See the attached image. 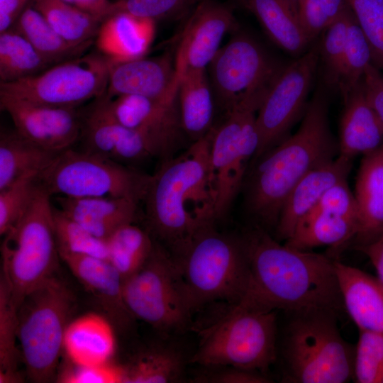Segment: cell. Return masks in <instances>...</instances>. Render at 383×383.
<instances>
[{
    "label": "cell",
    "mask_w": 383,
    "mask_h": 383,
    "mask_svg": "<svg viewBox=\"0 0 383 383\" xmlns=\"http://www.w3.org/2000/svg\"><path fill=\"white\" fill-rule=\"evenodd\" d=\"M372 51V63L383 69V0H346Z\"/></svg>",
    "instance_id": "obj_42"
},
{
    "label": "cell",
    "mask_w": 383,
    "mask_h": 383,
    "mask_svg": "<svg viewBox=\"0 0 383 383\" xmlns=\"http://www.w3.org/2000/svg\"><path fill=\"white\" fill-rule=\"evenodd\" d=\"M1 109L11 117L18 133L55 153L71 148L81 136L82 120L76 109L57 108L0 95Z\"/></svg>",
    "instance_id": "obj_16"
},
{
    "label": "cell",
    "mask_w": 383,
    "mask_h": 383,
    "mask_svg": "<svg viewBox=\"0 0 383 383\" xmlns=\"http://www.w3.org/2000/svg\"><path fill=\"white\" fill-rule=\"evenodd\" d=\"M355 347L353 379L357 383L383 382V333L359 331Z\"/></svg>",
    "instance_id": "obj_41"
},
{
    "label": "cell",
    "mask_w": 383,
    "mask_h": 383,
    "mask_svg": "<svg viewBox=\"0 0 383 383\" xmlns=\"http://www.w3.org/2000/svg\"><path fill=\"white\" fill-rule=\"evenodd\" d=\"M116 349L113 325L109 318L88 313L70 321L62 352L77 365H98L111 362Z\"/></svg>",
    "instance_id": "obj_26"
},
{
    "label": "cell",
    "mask_w": 383,
    "mask_h": 383,
    "mask_svg": "<svg viewBox=\"0 0 383 383\" xmlns=\"http://www.w3.org/2000/svg\"><path fill=\"white\" fill-rule=\"evenodd\" d=\"M230 8L213 0H202L191 11L175 60L179 74L206 69L225 35L235 26Z\"/></svg>",
    "instance_id": "obj_17"
},
{
    "label": "cell",
    "mask_w": 383,
    "mask_h": 383,
    "mask_svg": "<svg viewBox=\"0 0 383 383\" xmlns=\"http://www.w3.org/2000/svg\"><path fill=\"white\" fill-rule=\"evenodd\" d=\"M123 301L133 316L165 333L184 331L192 314L176 264L155 243L142 267L122 283Z\"/></svg>",
    "instance_id": "obj_10"
},
{
    "label": "cell",
    "mask_w": 383,
    "mask_h": 383,
    "mask_svg": "<svg viewBox=\"0 0 383 383\" xmlns=\"http://www.w3.org/2000/svg\"><path fill=\"white\" fill-rule=\"evenodd\" d=\"M150 175L85 150L60 152L37 182L50 196L143 200Z\"/></svg>",
    "instance_id": "obj_9"
},
{
    "label": "cell",
    "mask_w": 383,
    "mask_h": 383,
    "mask_svg": "<svg viewBox=\"0 0 383 383\" xmlns=\"http://www.w3.org/2000/svg\"><path fill=\"white\" fill-rule=\"evenodd\" d=\"M106 241L108 260L116 269L123 280L142 267L155 245L150 233L133 222L117 228Z\"/></svg>",
    "instance_id": "obj_35"
},
{
    "label": "cell",
    "mask_w": 383,
    "mask_h": 383,
    "mask_svg": "<svg viewBox=\"0 0 383 383\" xmlns=\"http://www.w3.org/2000/svg\"><path fill=\"white\" fill-rule=\"evenodd\" d=\"M56 380L63 383L123 382V370L111 362L98 365H77L68 362Z\"/></svg>",
    "instance_id": "obj_46"
},
{
    "label": "cell",
    "mask_w": 383,
    "mask_h": 383,
    "mask_svg": "<svg viewBox=\"0 0 383 383\" xmlns=\"http://www.w3.org/2000/svg\"><path fill=\"white\" fill-rule=\"evenodd\" d=\"M338 155V143L329 126L326 96L318 89L296 132L254 160L244 180L248 211L262 226L276 228L282 206L296 183Z\"/></svg>",
    "instance_id": "obj_3"
},
{
    "label": "cell",
    "mask_w": 383,
    "mask_h": 383,
    "mask_svg": "<svg viewBox=\"0 0 383 383\" xmlns=\"http://www.w3.org/2000/svg\"><path fill=\"white\" fill-rule=\"evenodd\" d=\"M64 213L94 235L106 240L121 226L134 222L138 202L127 198L58 196Z\"/></svg>",
    "instance_id": "obj_27"
},
{
    "label": "cell",
    "mask_w": 383,
    "mask_h": 383,
    "mask_svg": "<svg viewBox=\"0 0 383 383\" xmlns=\"http://www.w3.org/2000/svg\"><path fill=\"white\" fill-rule=\"evenodd\" d=\"M31 0H0V33L8 30Z\"/></svg>",
    "instance_id": "obj_50"
},
{
    "label": "cell",
    "mask_w": 383,
    "mask_h": 383,
    "mask_svg": "<svg viewBox=\"0 0 383 383\" xmlns=\"http://www.w3.org/2000/svg\"><path fill=\"white\" fill-rule=\"evenodd\" d=\"M178 101L184 134L192 141L206 136L213 128L214 95L206 69L180 74Z\"/></svg>",
    "instance_id": "obj_28"
},
{
    "label": "cell",
    "mask_w": 383,
    "mask_h": 383,
    "mask_svg": "<svg viewBox=\"0 0 383 383\" xmlns=\"http://www.w3.org/2000/svg\"><path fill=\"white\" fill-rule=\"evenodd\" d=\"M352 160L338 155L306 174L291 190L276 226L277 238L287 240L299 221L316 206L323 194L336 183L347 180Z\"/></svg>",
    "instance_id": "obj_21"
},
{
    "label": "cell",
    "mask_w": 383,
    "mask_h": 383,
    "mask_svg": "<svg viewBox=\"0 0 383 383\" xmlns=\"http://www.w3.org/2000/svg\"><path fill=\"white\" fill-rule=\"evenodd\" d=\"M355 248L370 259L377 272V278L383 283V233L372 242Z\"/></svg>",
    "instance_id": "obj_51"
},
{
    "label": "cell",
    "mask_w": 383,
    "mask_h": 383,
    "mask_svg": "<svg viewBox=\"0 0 383 383\" xmlns=\"http://www.w3.org/2000/svg\"><path fill=\"white\" fill-rule=\"evenodd\" d=\"M76 6L101 23L113 13L114 2L110 0H77Z\"/></svg>",
    "instance_id": "obj_52"
},
{
    "label": "cell",
    "mask_w": 383,
    "mask_h": 383,
    "mask_svg": "<svg viewBox=\"0 0 383 383\" xmlns=\"http://www.w3.org/2000/svg\"><path fill=\"white\" fill-rule=\"evenodd\" d=\"M298 16V8L301 0H287Z\"/></svg>",
    "instance_id": "obj_53"
},
{
    "label": "cell",
    "mask_w": 383,
    "mask_h": 383,
    "mask_svg": "<svg viewBox=\"0 0 383 383\" xmlns=\"http://www.w3.org/2000/svg\"><path fill=\"white\" fill-rule=\"evenodd\" d=\"M179 79L176 62L170 54L112 62L103 96L133 94L172 100L178 96Z\"/></svg>",
    "instance_id": "obj_18"
},
{
    "label": "cell",
    "mask_w": 383,
    "mask_h": 383,
    "mask_svg": "<svg viewBox=\"0 0 383 383\" xmlns=\"http://www.w3.org/2000/svg\"><path fill=\"white\" fill-rule=\"evenodd\" d=\"M11 28L24 36L52 65L79 57L87 48L73 46L65 41L31 1Z\"/></svg>",
    "instance_id": "obj_34"
},
{
    "label": "cell",
    "mask_w": 383,
    "mask_h": 383,
    "mask_svg": "<svg viewBox=\"0 0 383 383\" xmlns=\"http://www.w3.org/2000/svg\"><path fill=\"white\" fill-rule=\"evenodd\" d=\"M362 83L368 101L383 123V74L373 63L366 69Z\"/></svg>",
    "instance_id": "obj_49"
},
{
    "label": "cell",
    "mask_w": 383,
    "mask_h": 383,
    "mask_svg": "<svg viewBox=\"0 0 383 383\" xmlns=\"http://www.w3.org/2000/svg\"><path fill=\"white\" fill-rule=\"evenodd\" d=\"M202 0H117L113 13L123 11L156 21L181 16L192 11Z\"/></svg>",
    "instance_id": "obj_45"
},
{
    "label": "cell",
    "mask_w": 383,
    "mask_h": 383,
    "mask_svg": "<svg viewBox=\"0 0 383 383\" xmlns=\"http://www.w3.org/2000/svg\"><path fill=\"white\" fill-rule=\"evenodd\" d=\"M286 65L250 35L237 33L209 65L214 98L226 111L243 101L262 102Z\"/></svg>",
    "instance_id": "obj_13"
},
{
    "label": "cell",
    "mask_w": 383,
    "mask_h": 383,
    "mask_svg": "<svg viewBox=\"0 0 383 383\" xmlns=\"http://www.w3.org/2000/svg\"><path fill=\"white\" fill-rule=\"evenodd\" d=\"M353 16L350 9L332 23L324 32L319 45V62H321L324 84L337 89L348 39V28Z\"/></svg>",
    "instance_id": "obj_40"
},
{
    "label": "cell",
    "mask_w": 383,
    "mask_h": 383,
    "mask_svg": "<svg viewBox=\"0 0 383 383\" xmlns=\"http://www.w3.org/2000/svg\"><path fill=\"white\" fill-rule=\"evenodd\" d=\"M357 226L356 218L309 213L299 221L284 244L299 250L320 246L338 249L354 239Z\"/></svg>",
    "instance_id": "obj_32"
},
{
    "label": "cell",
    "mask_w": 383,
    "mask_h": 383,
    "mask_svg": "<svg viewBox=\"0 0 383 383\" xmlns=\"http://www.w3.org/2000/svg\"><path fill=\"white\" fill-rule=\"evenodd\" d=\"M50 196L38 182L27 209L3 235L1 274L18 307L29 292L54 275L60 255Z\"/></svg>",
    "instance_id": "obj_8"
},
{
    "label": "cell",
    "mask_w": 383,
    "mask_h": 383,
    "mask_svg": "<svg viewBox=\"0 0 383 383\" xmlns=\"http://www.w3.org/2000/svg\"><path fill=\"white\" fill-rule=\"evenodd\" d=\"M186 363L183 350L174 343L147 346L121 366L123 382H180L185 375Z\"/></svg>",
    "instance_id": "obj_29"
},
{
    "label": "cell",
    "mask_w": 383,
    "mask_h": 383,
    "mask_svg": "<svg viewBox=\"0 0 383 383\" xmlns=\"http://www.w3.org/2000/svg\"><path fill=\"white\" fill-rule=\"evenodd\" d=\"M372 63L370 46L353 13L337 88L343 98L360 84L366 69Z\"/></svg>",
    "instance_id": "obj_39"
},
{
    "label": "cell",
    "mask_w": 383,
    "mask_h": 383,
    "mask_svg": "<svg viewBox=\"0 0 383 383\" xmlns=\"http://www.w3.org/2000/svg\"><path fill=\"white\" fill-rule=\"evenodd\" d=\"M245 6L279 48L297 57L306 52L311 43L287 0H247Z\"/></svg>",
    "instance_id": "obj_30"
},
{
    "label": "cell",
    "mask_w": 383,
    "mask_h": 383,
    "mask_svg": "<svg viewBox=\"0 0 383 383\" xmlns=\"http://www.w3.org/2000/svg\"><path fill=\"white\" fill-rule=\"evenodd\" d=\"M81 136L84 150L125 165L155 156L145 138L116 121L100 100L82 121Z\"/></svg>",
    "instance_id": "obj_19"
},
{
    "label": "cell",
    "mask_w": 383,
    "mask_h": 383,
    "mask_svg": "<svg viewBox=\"0 0 383 383\" xmlns=\"http://www.w3.org/2000/svg\"><path fill=\"white\" fill-rule=\"evenodd\" d=\"M62 1L76 6L77 0H62Z\"/></svg>",
    "instance_id": "obj_54"
},
{
    "label": "cell",
    "mask_w": 383,
    "mask_h": 383,
    "mask_svg": "<svg viewBox=\"0 0 383 383\" xmlns=\"http://www.w3.org/2000/svg\"><path fill=\"white\" fill-rule=\"evenodd\" d=\"M33 6L69 44L89 48L101 22L77 6L62 0H31Z\"/></svg>",
    "instance_id": "obj_33"
},
{
    "label": "cell",
    "mask_w": 383,
    "mask_h": 383,
    "mask_svg": "<svg viewBox=\"0 0 383 383\" xmlns=\"http://www.w3.org/2000/svg\"><path fill=\"white\" fill-rule=\"evenodd\" d=\"M106 111L122 126L133 130L150 144L155 155L164 160L172 157L182 129L178 96L159 100L127 94L99 98Z\"/></svg>",
    "instance_id": "obj_15"
},
{
    "label": "cell",
    "mask_w": 383,
    "mask_h": 383,
    "mask_svg": "<svg viewBox=\"0 0 383 383\" xmlns=\"http://www.w3.org/2000/svg\"><path fill=\"white\" fill-rule=\"evenodd\" d=\"M261 102L247 100L226 111L213 128L210 150L211 179L215 192L216 218L226 214L246 177L259 145L256 116Z\"/></svg>",
    "instance_id": "obj_12"
},
{
    "label": "cell",
    "mask_w": 383,
    "mask_h": 383,
    "mask_svg": "<svg viewBox=\"0 0 383 383\" xmlns=\"http://www.w3.org/2000/svg\"><path fill=\"white\" fill-rule=\"evenodd\" d=\"M199 331L190 362L266 372L277 357L276 311H258L239 303Z\"/></svg>",
    "instance_id": "obj_5"
},
{
    "label": "cell",
    "mask_w": 383,
    "mask_h": 383,
    "mask_svg": "<svg viewBox=\"0 0 383 383\" xmlns=\"http://www.w3.org/2000/svg\"><path fill=\"white\" fill-rule=\"evenodd\" d=\"M343 100L339 155L353 160L378 150L383 145V123L368 101L362 81Z\"/></svg>",
    "instance_id": "obj_23"
},
{
    "label": "cell",
    "mask_w": 383,
    "mask_h": 383,
    "mask_svg": "<svg viewBox=\"0 0 383 383\" xmlns=\"http://www.w3.org/2000/svg\"><path fill=\"white\" fill-rule=\"evenodd\" d=\"M334 265L345 311L359 331L383 333V283L336 260Z\"/></svg>",
    "instance_id": "obj_22"
},
{
    "label": "cell",
    "mask_w": 383,
    "mask_h": 383,
    "mask_svg": "<svg viewBox=\"0 0 383 383\" xmlns=\"http://www.w3.org/2000/svg\"><path fill=\"white\" fill-rule=\"evenodd\" d=\"M193 379L194 382L208 383H265L271 380L263 373L232 366H212Z\"/></svg>",
    "instance_id": "obj_48"
},
{
    "label": "cell",
    "mask_w": 383,
    "mask_h": 383,
    "mask_svg": "<svg viewBox=\"0 0 383 383\" xmlns=\"http://www.w3.org/2000/svg\"><path fill=\"white\" fill-rule=\"evenodd\" d=\"M37 179H22L0 190V234L4 235L23 216L33 196Z\"/></svg>",
    "instance_id": "obj_44"
},
{
    "label": "cell",
    "mask_w": 383,
    "mask_h": 383,
    "mask_svg": "<svg viewBox=\"0 0 383 383\" xmlns=\"http://www.w3.org/2000/svg\"><path fill=\"white\" fill-rule=\"evenodd\" d=\"M72 273L99 301L113 325L126 330L135 319L123 298V279L105 259L58 252Z\"/></svg>",
    "instance_id": "obj_20"
},
{
    "label": "cell",
    "mask_w": 383,
    "mask_h": 383,
    "mask_svg": "<svg viewBox=\"0 0 383 383\" xmlns=\"http://www.w3.org/2000/svg\"><path fill=\"white\" fill-rule=\"evenodd\" d=\"M171 255L192 313L215 301L236 304L243 296L248 261L242 237L209 226Z\"/></svg>",
    "instance_id": "obj_4"
},
{
    "label": "cell",
    "mask_w": 383,
    "mask_h": 383,
    "mask_svg": "<svg viewBox=\"0 0 383 383\" xmlns=\"http://www.w3.org/2000/svg\"><path fill=\"white\" fill-rule=\"evenodd\" d=\"M112 62L99 52L80 55L34 76L0 82V95L48 106L76 109L104 95Z\"/></svg>",
    "instance_id": "obj_11"
},
{
    "label": "cell",
    "mask_w": 383,
    "mask_h": 383,
    "mask_svg": "<svg viewBox=\"0 0 383 383\" xmlns=\"http://www.w3.org/2000/svg\"><path fill=\"white\" fill-rule=\"evenodd\" d=\"M309 213H321L353 218L358 222L357 201L354 193L348 187L347 180L339 182L327 189Z\"/></svg>",
    "instance_id": "obj_47"
},
{
    "label": "cell",
    "mask_w": 383,
    "mask_h": 383,
    "mask_svg": "<svg viewBox=\"0 0 383 383\" xmlns=\"http://www.w3.org/2000/svg\"><path fill=\"white\" fill-rule=\"evenodd\" d=\"M358 209L355 247L368 244L383 233V145L362 159L355 182Z\"/></svg>",
    "instance_id": "obj_25"
},
{
    "label": "cell",
    "mask_w": 383,
    "mask_h": 383,
    "mask_svg": "<svg viewBox=\"0 0 383 383\" xmlns=\"http://www.w3.org/2000/svg\"><path fill=\"white\" fill-rule=\"evenodd\" d=\"M282 341L284 379L295 383H344L353 379L355 348L340 333L335 313H294Z\"/></svg>",
    "instance_id": "obj_6"
},
{
    "label": "cell",
    "mask_w": 383,
    "mask_h": 383,
    "mask_svg": "<svg viewBox=\"0 0 383 383\" xmlns=\"http://www.w3.org/2000/svg\"><path fill=\"white\" fill-rule=\"evenodd\" d=\"M52 209L58 252L108 260L106 240L92 234L60 209L52 207Z\"/></svg>",
    "instance_id": "obj_38"
},
{
    "label": "cell",
    "mask_w": 383,
    "mask_h": 383,
    "mask_svg": "<svg viewBox=\"0 0 383 383\" xmlns=\"http://www.w3.org/2000/svg\"><path fill=\"white\" fill-rule=\"evenodd\" d=\"M242 238L248 277L238 303L250 309L293 314L324 311L339 316L345 311L335 260L282 245L260 226Z\"/></svg>",
    "instance_id": "obj_1"
},
{
    "label": "cell",
    "mask_w": 383,
    "mask_h": 383,
    "mask_svg": "<svg viewBox=\"0 0 383 383\" xmlns=\"http://www.w3.org/2000/svg\"><path fill=\"white\" fill-rule=\"evenodd\" d=\"M319 65V45L287 65L266 96L256 116L259 145L254 160L287 136L302 118Z\"/></svg>",
    "instance_id": "obj_14"
},
{
    "label": "cell",
    "mask_w": 383,
    "mask_h": 383,
    "mask_svg": "<svg viewBox=\"0 0 383 383\" xmlns=\"http://www.w3.org/2000/svg\"><path fill=\"white\" fill-rule=\"evenodd\" d=\"M346 0H301L298 18L310 43L348 9Z\"/></svg>",
    "instance_id": "obj_43"
},
{
    "label": "cell",
    "mask_w": 383,
    "mask_h": 383,
    "mask_svg": "<svg viewBox=\"0 0 383 383\" xmlns=\"http://www.w3.org/2000/svg\"><path fill=\"white\" fill-rule=\"evenodd\" d=\"M58 154L35 145L16 131L1 133L0 190L24 178L38 179Z\"/></svg>",
    "instance_id": "obj_31"
},
{
    "label": "cell",
    "mask_w": 383,
    "mask_h": 383,
    "mask_svg": "<svg viewBox=\"0 0 383 383\" xmlns=\"http://www.w3.org/2000/svg\"><path fill=\"white\" fill-rule=\"evenodd\" d=\"M18 305L6 279L0 277V383H19L23 378L18 371L21 360L17 345Z\"/></svg>",
    "instance_id": "obj_37"
},
{
    "label": "cell",
    "mask_w": 383,
    "mask_h": 383,
    "mask_svg": "<svg viewBox=\"0 0 383 383\" xmlns=\"http://www.w3.org/2000/svg\"><path fill=\"white\" fill-rule=\"evenodd\" d=\"M213 128L150 176L143 201L152 235L174 254L201 229L214 225L210 150Z\"/></svg>",
    "instance_id": "obj_2"
},
{
    "label": "cell",
    "mask_w": 383,
    "mask_h": 383,
    "mask_svg": "<svg viewBox=\"0 0 383 383\" xmlns=\"http://www.w3.org/2000/svg\"><path fill=\"white\" fill-rule=\"evenodd\" d=\"M73 306L71 291L54 275L29 292L18 305L19 348L31 382L45 383L57 379Z\"/></svg>",
    "instance_id": "obj_7"
},
{
    "label": "cell",
    "mask_w": 383,
    "mask_h": 383,
    "mask_svg": "<svg viewBox=\"0 0 383 383\" xmlns=\"http://www.w3.org/2000/svg\"><path fill=\"white\" fill-rule=\"evenodd\" d=\"M52 66L21 33L10 28L0 33V80L12 82Z\"/></svg>",
    "instance_id": "obj_36"
},
{
    "label": "cell",
    "mask_w": 383,
    "mask_h": 383,
    "mask_svg": "<svg viewBox=\"0 0 383 383\" xmlns=\"http://www.w3.org/2000/svg\"><path fill=\"white\" fill-rule=\"evenodd\" d=\"M237 1H239L240 2H242V4H243L244 5L245 4L247 0H237Z\"/></svg>",
    "instance_id": "obj_55"
},
{
    "label": "cell",
    "mask_w": 383,
    "mask_h": 383,
    "mask_svg": "<svg viewBox=\"0 0 383 383\" xmlns=\"http://www.w3.org/2000/svg\"><path fill=\"white\" fill-rule=\"evenodd\" d=\"M155 34V21L116 11L101 23L95 41L100 53L120 62L144 57Z\"/></svg>",
    "instance_id": "obj_24"
}]
</instances>
